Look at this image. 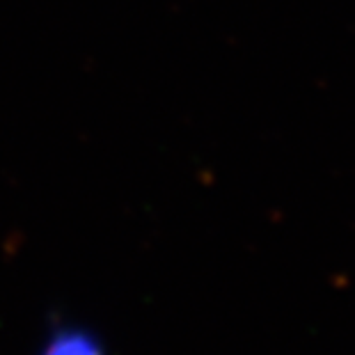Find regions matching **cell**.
I'll list each match as a JSON object with an SVG mask.
<instances>
[{
    "label": "cell",
    "instance_id": "1",
    "mask_svg": "<svg viewBox=\"0 0 355 355\" xmlns=\"http://www.w3.org/2000/svg\"><path fill=\"white\" fill-rule=\"evenodd\" d=\"M42 355H103V349L87 332L62 330L46 344Z\"/></svg>",
    "mask_w": 355,
    "mask_h": 355
}]
</instances>
